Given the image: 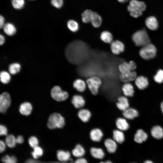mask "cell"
Returning a JSON list of instances; mask_svg holds the SVG:
<instances>
[{"label": "cell", "mask_w": 163, "mask_h": 163, "mask_svg": "<svg viewBox=\"0 0 163 163\" xmlns=\"http://www.w3.org/2000/svg\"><path fill=\"white\" fill-rule=\"evenodd\" d=\"M32 109L31 104L29 102H25L20 105L19 111L21 114L27 116L31 114Z\"/></svg>", "instance_id": "obj_14"}, {"label": "cell", "mask_w": 163, "mask_h": 163, "mask_svg": "<svg viewBox=\"0 0 163 163\" xmlns=\"http://www.w3.org/2000/svg\"><path fill=\"white\" fill-rule=\"evenodd\" d=\"M8 133V130L6 126L3 125L0 126V135L1 136H6Z\"/></svg>", "instance_id": "obj_43"}, {"label": "cell", "mask_w": 163, "mask_h": 163, "mask_svg": "<svg viewBox=\"0 0 163 163\" xmlns=\"http://www.w3.org/2000/svg\"><path fill=\"white\" fill-rule=\"evenodd\" d=\"M78 116L82 122L86 123L90 120L91 117V113L88 109L81 108L78 111Z\"/></svg>", "instance_id": "obj_17"}, {"label": "cell", "mask_w": 163, "mask_h": 163, "mask_svg": "<svg viewBox=\"0 0 163 163\" xmlns=\"http://www.w3.org/2000/svg\"><path fill=\"white\" fill-rule=\"evenodd\" d=\"M87 85L89 90L94 95H97L102 82L101 79L96 76H92L88 78L86 80Z\"/></svg>", "instance_id": "obj_4"}, {"label": "cell", "mask_w": 163, "mask_h": 163, "mask_svg": "<svg viewBox=\"0 0 163 163\" xmlns=\"http://www.w3.org/2000/svg\"><path fill=\"white\" fill-rule=\"evenodd\" d=\"M3 28L5 33L8 36H12L14 35L16 32L15 26L10 23L5 24Z\"/></svg>", "instance_id": "obj_30"}, {"label": "cell", "mask_w": 163, "mask_h": 163, "mask_svg": "<svg viewBox=\"0 0 163 163\" xmlns=\"http://www.w3.org/2000/svg\"><path fill=\"white\" fill-rule=\"evenodd\" d=\"M148 136L146 133L143 130H138L134 136L135 141L138 143H142L145 141L147 139Z\"/></svg>", "instance_id": "obj_21"}, {"label": "cell", "mask_w": 163, "mask_h": 163, "mask_svg": "<svg viewBox=\"0 0 163 163\" xmlns=\"http://www.w3.org/2000/svg\"><path fill=\"white\" fill-rule=\"evenodd\" d=\"M161 112L163 113V101H162L161 104Z\"/></svg>", "instance_id": "obj_50"}, {"label": "cell", "mask_w": 163, "mask_h": 163, "mask_svg": "<svg viewBox=\"0 0 163 163\" xmlns=\"http://www.w3.org/2000/svg\"><path fill=\"white\" fill-rule=\"evenodd\" d=\"M1 82L4 84L9 83L11 80V76L9 73L5 71H2L0 74Z\"/></svg>", "instance_id": "obj_36"}, {"label": "cell", "mask_w": 163, "mask_h": 163, "mask_svg": "<svg viewBox=\"0 0 163 163\" xmlns=\"http://www.w3.org/2000/svg\"><path fill=\"white\" fill-rule=\"evenodd\" d=\"M101 40L105 43H111L113 41V36L111 33L108 31H104L100 35Z\"/></svg>", "instance_id": "obj_31"}, {"label": "cell", "mask_w": 163, "mask_h": 163, "mask_svg": "<svg viewBox=\"0 0 163 163\" xmlns=\"http://www.w3.org/2000/svg\"><path fill=\"white\" fill-rule=\"evenodd\" d=\"M67 25L68 29L72 32H76L79 29L78 24L75 20H69L67 22Z\"/></svg>", "instance_id": "obj_34"}, {"label": "cell", "mask_w": 163, "mask_h": 163, "mask_svg": "<svg viewBox=\"0 0 163 163\" xmlns=\"http://www.w3.org/2000/svg\"><path fill=\"white\" fill-rule=\"evenodd\" d=\"M90 152L92 156L96 159H101L105 156L104 151L100 148L92 147L90 149Z\"/></svg>", "instance_id": "obj_22"}, {"label": "cell", "mask_w": 163, "mask_h": 163, "mask_svg": "<svg viewBox=\"0 0 163 163\" xmlns=\"http://www.w3.org/2000/svg\"><path fill=\"white\" fill-rule=\"evenodd\" d=\"M137 74L134 71L121 73L119 76L120 80L123 82L127 83L132 81L136 78Z\"/></svg>", "instance_id": "obj_10"}, {"label": "cell", "mask_w": 163, "mask_h": 163, "mask_svg": "<svg viewBox=\"0 0 163 163\" xmlns=\"http://www.w3.org/2000/svg\"><path fill=\"white\" fill-rule=\"evenodd\" d=\"M104 145L108 152L113 153L116 152L117 145L116 142L113 139H107L104 141Z\"/></svg>", "instance_id": "obj_13"}, {"label": "cell", "mask_w": 163, "mask_h": 163, "mask_svg": "<svg viewBox=\"0 0 163 163\" xmlns=\"http://www.w3.org/2000/svg\"><path fill=\"white\" fill-rule=\"evenodd\" d=\"M21 68L20 65L18 63H14L11 64L9 67V72L11 74L14 75L18 73Z\"/></svg>", "instance_id": "obj_35"}, {"label": "cell", "mask_w": 163, "mask_h": 163, "mask_svg": "<svg viewBox=\"0 0 163 163\" xmlns=\"http://www.w3.org/2000/svg\"><path fill=\"white\" fill-rule=\"evenodd\" d=\"M71 102L77 109H81L85 104V101L83 96L79 95H75L72 99Z\"/></svg>", "instance_id": "obj_11"}, {"label": "cell", "mask_w": 163, "mask_h": 163, "mask_svg": "<svg viewBox=\"0 0 163 163\" xmlns=\"http://www.w3.org/2000/svg\"><path fill=\"white\" fill-rule=\"evenodd\" d=\"M144 163H153L152 162L149 160L145 161Z\"/></svg>", "instance_id": "obj_52"}, {"label": "cell", "mask_w": 163, "mask_h": 163, "mask_svg": "<svg viewBox=\"0 0 163 163\" xmlns=\"http://www.w3.org/2000/svg\"><path fill=\"white\" fill-rule=\"evenodd\" d=\"M5 39L4 37L1 34L0 35V44L2 45L5 43Z\"/></svg>", "instance_id": "obj_48"}, {"label": "cell", "mask_w": 163, "mask_h": 163, "mask_svg": "<svg viewBox=\"0 0 163 163\" xmlns=\"http://www.w3.org/2000/svg\"><path fill=\"white\" fill-rule=\"evenodd\" d=\"M136 68V65L135 62L133 61H130L129 62H123L118 66L119 70L121 73L133 71Z\"/></svg>", "instance_id": "obj_9"}, {"label": "cell", "mask_w": 163, "mask_h": 163, "mask_svg": "<svg viewBox=\"0 0 163 163\" xmlns=\"http://www.w3.org/2000/svg\"><path fill=\"white\" fill-rule=\"evenodd\" d=\"M145 24L147 27L152 30H155L158 27L157 20L154 16H150L147 18L145 20Z\"/></svg>", "instance_id": "obj_18"}, {"label": "cell", "mask_w": 163, "mask_h": 163, "mask_svg": "<svg viewBox=\"0 0 163 163\" xmlns=\"http://www.w3.org/2000/svg\"><path fill=\"white\" fill-rule=\"evenodd\" d=\"M94 11L89 9L84 11L82 14V22L85 23L91 22Z\"/></svg>", "instance_id": "obj_32"}, {"label": "cell", "mask_w": 163, "mask_h": 163, "mask_svg": "<svg viewBox=\"0 0 163 163\" xmlns=\"http://www.w3.org/2000/svg\"><path fill=\"white\" fill-rule=\"evenodd\" d=\"M139 113L136 109L132 108H128L123 111V115L128 119L132 120L138 116Z\"/></svg>", "instance_id": "obj_25"}, {"label": "cell", "mask_w": 163, "mask_h": 163, "mask_svg": "<svg viewBox=\"0 0 163 163\" xmlns=\"http://www.w3.org/2000/svg\"><path fill=\"white\" fill-rule=\"evenodd\" d=\"M57 157L60 161L66 162L71 158V154L69 152L63 150H59L57 152Z\"/></svg>", "instance_id": "obj_26"}, {"label": "cell", "mask_w": 163, "mask_h": 163, "mask_svg": "<svg viewBox=\"0 0 163 163\" xmlns=\"http://www.w3.org/2000/svg\"><path fill=\"white\" fill-rule=\"evenodd\" d=\"M74 163H88V162L86 159L81 157L78 158Z\"/></svg>", "instance_id": "obj_45"}, {"label": "cell", "mask_w": 163, "mask_h": 163, "mask_svg": "<svg viewBox=\"0 0 163 163\" xmlns=\"http://www.w3.org/2000/svg\"><path fill=\"white\" fill-rule=\"evenodd\" d=\"M31 154L33 157L37 159L43 155V151L41 147L38 146L34 148V150Z\"/></svg>", "instance_id": "obj_37"}, {"label": "cell", "mask_w": 163, "mask_h": 163, "mask_svg": "<svg viewBox=\"0 0 163 163\" xmlns=\"http://www.w3.org/2000/svg\"><path fill=\"white\" fill-rule=\"evenodd\" d=\"M156 51L155 46L152 44L149 43L142 46L139 51V53L142 58L149 60L155 57Z\"/></svg>", "instance_id": "obj_3"}, {"label": "cell", "mask_w": 163, "mask_h": 163, "mask_svg": "<svg viewBox=\"0 0 163 163\" xmlns=\"http://www.w3.org/2000/svg\"><path fill=\"white\" fill-rule=\"evenodd\" d=\"M110 49L113 54L117 55L124 51L125 46L122 42L117 40L113 41L110 43Z\"/></svg>", "instance_id": "obj_8"}, {"label": "cell", "mask_w": 163, "mask_h": 163, "mask_svg": "<svg viewBox=\"0 0 163 163\" xmlns=\"http://www.w3.org/2000/svg\"><path fill=\"white\" fill-rule=\"evenodd\" d=\"M152 136L157 139H160L163 138V129L160 126H153L151 131Z\"/></svg>", "instance_id": "obj_24"}, {"label": "cell", "mask_w": 163, "mask_h": 163, "mask_svg": "<svg viewBox=\"0 0 163 163\" xmlns=\"http://www.w3.org/2000/svg\"><path fill=\"white\" fill-rule=\"evenodd\" d=\"M91 22L94 27L98 28L101 25L102 18L98 13L94 12Z\"/></svg>", "instance_id": "obj_29"}, {"label": "cell", "mask_w": 163, "mask_h": 163, "mask_svg": "<svg viewBox=\"0 0 163 163\" xmlns=\"http://www.w3.org/2000/svg\"><path fill=\"white\" fill-rule=\"evenodd\" d=\"M24 0H12L11 4L13 7L17 9H21L24 6Z\"/></svg>", "instance_id": "obj_38"}, {"label": "cell", "mask_w": 163, "mask_h": 163, "mask_svg": "<svg viewBox=\"0 0 163 163\" xmlns=\"http://www.w3.org/2000/svg\"><path fill=\"white\" fill-rule=\"evenodd\" d=\"M65 123L64 117L60 113H53L49 116L47 123L48 127L51 129L62 128Z\"/></svg>", "instance_id": "obj_1"}, {"label": "cell", "mask_w": 163, "mask_h": 163, "mask_svg": "<svg viewBox=\"0 0 163 163\" xmlns=\"http://www.w3.org/2000/svg\"><path fill=\"white\" fill-rule=\"evenodd\" d=\"M86 85V83L80 78L76 79L73 83V87L78 91L80 92H83L85 90Z\"/></svg>", "instance_id": "obj_19"}, {"label": "cell", "mask_w": 163, "mask_h": 163, "mask_svg": "<svg viewBox=\"0 0 163 163\" xmlns=\"http://www.w3.org/2000/svg\"><path fill=\"white\" fill-rule=\"evenodd\" d=\"M99 163H112V162L110 161H101Z\"/></svg>", "instance_id": "obj_51"}, {"label": "cell", "mask_w": 163, "mask_h": 163, "mask_svg": "<svg viewBox=\"0 0 163 163\" xmlns=\"http://www.w3.org/2000/svg\"><path fill=\"white\" fill-rule=\"evenodd\" d=\"M90 136L92 141L98 142L101 141L102 138L103 133L100 129L95 128L91 130L90 133Z\"/></svg>", "instance_id": "obj_12"}, {"label": "cell", "mask_w": 163, "mask_h": 163, "mask_svg": "<svg viewBox=\"0 0 163 163\" xmlns=\"http://www.w3.org/2000/svg\"><path fill=\"white\" fill-rule=\"evenodd\" d=\"M11 98L10 95L7 92H4L0 95V111L4 113L10 106Z\"/></svg>", "instance_id": "obj_6"}, {"label": "cell", "mask_w": 163, "mask_h": 163, "mask_svg": "<svg viewBox=\"0 0 163 163\" xmlns=\"http://www.w3.org/2000/svg\"><path fill=\"white\" fill-rule=\"evenodd\" d=\"M2 161L5 163H17V159L14 156H9L6 155L3 156L2 159Z\"/></svg>", "instance_id": "obj_40"}, {"label": "cell", "mask_w": 163, "mask_h": 163, "mask_svg": "<svg viewBox=\"0 0 163 163\" xmlns=\"http://www.w3.org/2000/svg\"><path fill=\"white\" fill-rule=\"evenodd\" d=\"M118 2L120 3H125L128 0H117Z\"/></svg>", "instance_id": "obj_49"}, {"label": "cell", "mask_w": 163, "mask_h": 163, "mask_svg": "<svg viewBox=\"0 0 163 163\" xmlns=\"http://www.w3.org/2000/svg\"><path fill=\"white\" fill-rule=\"evenodd\" d=\"M5 19L3 16L0 15V27L3 28L5 25Z\"/></svg>", "instance_id": "obj_47"}, {"label": "cell", "mask_w": 163, "mask_h": 163, "mask_svg": "<svg viewBox=\"0 0 163 163\" xmlns=\"http://www.w3.org/2000/svg\"><path fill=\"white\" fill-rule=\"evenodd\" d=\"M5 143L8 147L14 148L17 143L16 138L12 134L8 135L5 139Z\"/></svg>", "instance_id": "obj_33"}, {"label": "cell", "mask_w": 163, "mask_h": 163, "mask_svg": "<svg viewBox=\"0 0 163 163\" xmlns=\"http://www.w3.org/2000/svg\"><path fill=\"white\" fill-rule=\"evenodd\" d=\"M51 95L53 99L58 101H64L69 96L67 92L62 91L61 88L58 85L53 88L51 91Z\"/></svg>", "instance_id": "obj_5"}, {"label": "cell", "mask_w": 163, "mask_h": 163, "mask_svg": "<svg viewBox=\"0 0 163 163\" xmlns=\"http://www.w3.org/2000/svg\"><path fill=\"white\" fill-rule=\"evenodd\" d=\"M155 81L157 83H161L163 82V70L159 69L154 77Z\"/></svg>", "instance_id": "obj_39"}, {"label": "cell", "mask_w": 163, "mask_h": 163, "mask_svg": "<svg viewBox=\"0 0 163 163\" xmlns=\"http://www.w3.org/2000/svg\"><path fill=\"white\" fill-rule=\"evenodd\" d=\"M116 126L118 129L122 131H126L128 129L129 125L125 118H118L116 120Z\"/></svg>", "instance_id": "obj_20"}, {"label": "cell", "mask_w": 163, "mask_h": 163, "mask_svg": "<svg viewBox=\"0 0 163 163\" xmlns=\"http://www.w3.org/2000/svg\"></svg>", "instance_id": "obj_53"}, {"label": "cell", "mask_w": 163, "mask_h": 163, "mask_svg": "<svg viewBox=\"0 0 163 163\" xmlns=\"http://www.w3.org/2000/svg\"><path fill=\"white\" fill-rule=\"evenodd\" d=\"M132 39L137 46H143L150 43V40L146 31L145 29L138 30L133 35Z\"/></svg>", "instance_id": "obj_2"}, {"label": "cell", "mask_w": 163, "mask_h": 163, "mask_svg": "<svg viewBox=\"0 0 163 163\" xmlns=\"http://www.w3.org/2000/svg\"><path fill=\"white\" fill-rule=\"evenodd\" d=\"M146 6L144 2L137 0H131L127 6V10L129 12L137 11L142 12L146 9Z\"/></svg>", "instance_id": "obj_7"}, {"label": "cell", "mask_w": 163, "mask_h": 163, "mask_svg": "<svg viewBox=\"0 0 163 163\" xmlns=\"http://www.w3.org/2000/svg\"><path fill=\"white\" fill-rule=\"evenodd\" d=\"M135 84L139 89L143 90L147 87L149 82L147 78L143 76H139L135 79Z\"/></svg>", "instance_id": "obj_15"}, {"label": "cell", "mask_w": 163, "mask_h": 163, "mask_svg": "<svg viewBox=\"0 0 163 163\" xmlns=\"http://www.w3.org/2000/svg\"><path fill=\"white\" fill-rule=\"evenodd\" d=\"M24 141V139L23 137L21 135L18 136L16 138V143L18 144H22Z\"/></svg>", "instance_id": "obj_46"}, {"label": "cell", "mask_w": 163, "mask_h": 163, "mask_svg": "<svg viewBox=\"0 0 163 163\" xmlns=\"http://www.w3.org/2000/svg\"><path fill=\"white\" fill-rule=\"evenodd\" d=\"M124 95L126 97H131L134 93L133 87L129 83H125L123 85L122 88Z\"/></svg>", "instance_id": "obj_23"}, {"label": "cell", "mask_w": 163, "mask_h": 163, "mask_svg": "<svg viewBox=\"0 0 163 163\" xmlns=\"http://www.w3.org/2000/svg\"><path fill=\"white\" fill-rule=\"evenodd\" d=\"M28 142L30 147L33 148L38 146L39 144L38 139L34 136H31L29 138Z\"/></svg>", "instance_id": "obj_41"}, {"label": "cell", "mask_w": 163, "mask_h": 163, "mask_svg": "<svg viewBox=\"0 0 163 163\" xmlns=\"http://www.w3.org/2000/svg\"><path fill=\"white\" fill-rule=\"evenodd\" d=\"M72 153L73 155L75 157L81 158L85 155V150L82 145L80 144H78L72 150Z\"/></svg>", "instance_id": "obj_28"}, {"label": "cell", "mask_w": 163, "mask_h": 163, "mask_svg": "<svg viewBox=\"0 0 163 163\" xmlns=\"http://www.w3.org/2000/svg\"><path fill=\"white\" fill-rule=\"evenodd\" d=\"M6 144L3 141L1 140L0 141V152H3L6 149Z\"/></svg>", "instance_id": "obj_44"}, {"label": "cell", "mask_w": 163, "mask_h": 163, "mask_svg": "<svg viewBox=\"0 0 163 163\" xmlns=\"http://www.w3.org/2000/svg\"><path fill=\"white\" fill-rule=\"evenodd\" d=\"M116 106L120 110L122 111L125 110L129 108V104L128 99L126 96L119 97L118 99Z\"/></svg>", "instance_id": "obj_16"}, {"label": "cell", "mask_w": 163, "mask_h": 163, "mask_svg": "<svg viewBox=\"0 0 163 163\" xmlns=\"http://www.w3.org/2000/svg\"><path fill=\"white\" fill-rule=\"evenodd\" d=\"M113 139L119 143H123L125 140V136L123 131L118 129H115L113 131Z\"/></svg>", "instance_id": "obj_27"}, {"label": "cell", "mask_w": 163, "mask_h": 163, "mask_svg": "<svg viewBox=\"0 0 163 163\" xmlns=\"http://www.w3.org/2000/svg\"><path fill=\"white\" fill-rule=\"evenodd\" d=\"M63 0H51L52 5L57 8H61L63 5Z\"/></svg>", "instance_id": "obj_42"}]
</instances>
